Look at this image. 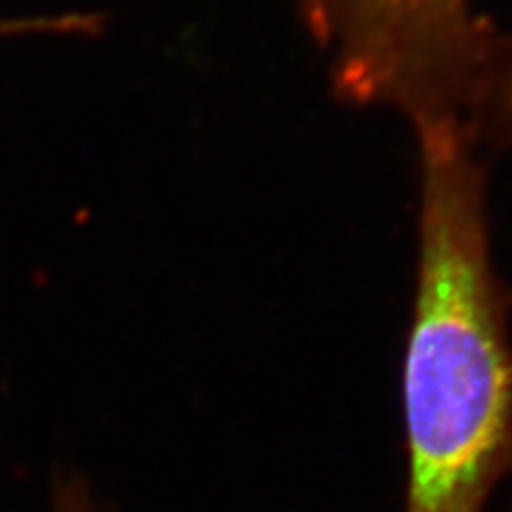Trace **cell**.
<instances>
[{
	"label": "cell",
	"instance_id": "4",
	"mask_svg": "<svg viewBox=\"0 0 512 512\" xmlns=\"http://www.w3.org/2000/svg\"><path fill=\"white\" fill-rule=\"evenodd\" d=\"M54 512H111L94 500L79 476H58L54 480Z\"/></svg>",
	"mask_w": 512,
	"mask_h": 512
},
{
	"label": "cell",
	"instance_id": "3",
	"mask_svg": "<svg viewBox=\"0 0 512 512\" xmlns=\"http://www.w3.org/2000/svg\"><path fill=\"white\" fill-rule=\"evenodd\" d=\"M478 141L489 137L512 146V37L502 35L483 109L476 126Z\"/></svg>",
	"mask_w": 512,
	"mask_h": 512
},
{
	"label": "cell",
	"instance_id": "2",
	"mask_svg": "<svg viewBox=\"0 0 512 512\" xmlns=\"http://www.w3.org/2000/svg\"><path fill=\"white\" fill-rule=\"evenodd\" d=\"M335 94L412 126L455 122L476 139L502 35L474 0H301Z\"/></svg>",
	"mask_w": 512,
	"mask_h": 512
},
{
	"label": "cell",
	"instance_id": "1",
	"mask_svg": "<svg viewBox=\"0 0 512 512\" xmlns=\"http://www.w3.org/2000/svg\"><path fill=\"white\" fill-rule=\"evenodd\" d=\"M414 131L421 203L402 374L404 512H485L512 468V338L491 256L485 169L463 126Z\"/></svg>",
	"mask_w": 512,
	"mask_h": 512
}]
</instances>
